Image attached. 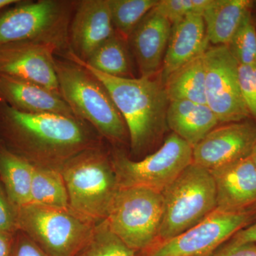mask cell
<instances>
[{
  "label": "cell",
  "mask_w": 256,
  "mask_h": 256,
  "mask_svg": "<svg viewBox=\"0 0 256 256\" xmlns=\"http://www.w3.org/2000/svg\"><path fill=\"white\" fill-rule=\"evenodd\" d=\"M102 137L76 116L20 112L0 100V144L34 165L58 168Z\"/></svg>",
  "instance_id": "cell-1"
},
{
  "label": "cell",
  "mask_w": 256,
  "mask_h": 256,
  "mask_svg": "<svg viewBox=\"0 0 256 256\" xmlns=\"http://www.w3.org/2000/svg\"><path fill=\"white\" fill-rule=\"evenodd\" d=\"M64 57L82 65L105 86L127 126L133 154L150 149L168 128L170 100L161 79L117 78L90 68L72 52Z\"/></svg>",
  "instance_id": "cell-2"
},
{
  "label": "cell",
  "mask_w": 256,
  "mask_h": 256,
  "mask_svg": "<svg viewBox=\"0 0 256 256\" xmlns=\"http://www.w3.org/2000/svg\"><path fill=\"white\" fill-rule=\"evenodd\" d=\"M55 68L60 95L74 114L108 140L126 142L127 126L105 86L86 68L68 58L55 57Z\"/></svg>",
  "instance_id": "cell-3"
},
{
  "label": "cell",
  "mask_w": 256,
  "mask_h": 256,
  "mask_svg": "<svg viewBox=\"0 0 256 256\" xmlns=\"http://www.w3.org/2000/svg\"><path fill=\"white\" fill-rule=\"evenodd\" d=\"M76 1H24L0 11V46L28 42L56 54L70 50L69 30Z\"/></svg>",
  "instance_id": "cell-4"
},
{
  "label": "cell",
  "mask_w": 256,
  "mask_h": 256,
  "mask_svg": "<svg viewBox=\"0 0 256 256\" xmlns=\"http://www.w3.org/2000/svg\"><path fill=\"white\" fill-rule=\"evenodd\" d=\"M69 207L95 223L105 220L118 192V178L102 146L79 153L60 166Z\"/></svg>",
  "instance_id": "cell-5"
},
{
  "label": "cell",
  "mask_w": 256,
  "mask_h": 256,
  "mask_svg": "<svg viewBox=\"0 0 256 256\" xmlns=\"http://www.w3.org/2000/svg\"><path fill=\"white\" fill-rule=\"evenodd\" d=\"M162 194L164 210L156 242L174 238L186 232L217 208L216 192L212 173L193 162Z\"/></svg>",
  "instance_id": "cell-6"
},
{
  "label": "cell",
  "mask_w": 256,
  "mask_h": 256,
  "mask_svg": "<svg viewBox=\"0 0 256 256\" xmlns=\"http://www.w3.org/2000/svg\"><path fill=\"white\" fill-rule=\"evenodd\" d=\"M76 212L28 204L18 207V230L48 256H75L92 237L96 226Z\"/></svg>",
  "instance_id": "cell-7"
},
{
  "label": "cell",
  "mask_w": 256,
  "mask_h": 256,
  "mask_svg": "<svg viewBox=\"0 0 256 256\" xmlns=\"http://www.w3.org/2000/svg\"><path fill=\"white\" fill-rule=\"evenodd\" d=\"M163 210L161 192L120 188L105 220L111 232L137 254L158 242Z\"/></svg>",
  "instance_id": "cell-8"
},
{
  "label": "cell",
  "mask_w": 256,
  "mask_h": 256,
  "mask_svg": "<svg viewBox=\"0 0 256 256\" xmlns=\"http://www.w3.org/2000/svg\"><path fill=\"white\" fill-rule=\"evenodd\" d=\"M193 149L174 133L160 149L141 160H131L120 150L111 159L120 188L139 186L162 192L193 162Z\"/></svg>",
  "instance_id": "cell-9"
},
{
  "label": "cell",
  "mask_w": 256,
  "mask_h": 256,
  "mask_svg": "<svg viewBox=\"0 0 256 256\" xmlns=\"http://www.w3.org/2000/svg\"><path fill=\"white\" fill-rule=\"evenodd\" d=\"M256 218V210L230 213L216 208L206 218L174 238L156 242L140 256H210Z\"/></svg>",
  "instance_id": "cell-10"
},
{
  "label": "cell",
  "mask_w": 256,
  "mask_h": 256,
  "mask_svg": "<svg viewBox=\"0 0 256 256\" xmlns=\"http://www.w3.org/2000/svg\"><path fill=\"white\" fill-rule=\"evenodd\" d=\"M203 58L206 105L220 124L246 120L250 114L239 86L238 64L228 46H210Z\"/></svg>",
  "instance_id": "cell-11"
},
{
  "label": "cell",
  "mask_w": 256,
  "mask_h": 256,
  "mask_svg": "<svg viewBox=\"0 0 256 256\" xmlns=\"http://www.w3.org/2000/svg\"><path fill=\"white\" fill-rule=\"evenodd\" d=\"M256 144V120L216 127L193 149V162L208 171L248 158Z\"/></svg>",
  "instance_id": "cell-12"
},
{
  "label": "cell",
  "mask_w": 256,
  "mask_h": 256,
  "mask_svg": "<svg viewBox=\"0 0 256 256\" xmlns=\"http://www.w3.org/2000/svg\"><path fill=\"white\" fill-rule=\"evenodd\" d=\"M55 52L50 47L20 42L0 46V76L38 84L60 92Z\"/></svg>",
  "instance_id": "cell-13"
},
{
  "label": "cell",
  "mask_w": 256,
  "mask_h": 256,
  "mask_svg": "<svg viewBox=\"0 0 256 256\" xmlns=\"http://www.w3.org/2000/svg\"><path fill=\"white\" fill-rule=\"evenodd\" d=\"M114 33L108 0L76 1L69 30L68 52L87 62Z\"/></svg>",
  "instance_id": "cell-14"
},
{
  "label": "cell",
  "mask_w": 256,
  "mask_h": 256,
  "mask_svg": "<svg viewBox=\"0 0 256 256\" xmlns=\"http://www.w3.org/2000/svg\"><path fill=\"white\" fill-rule=\"evenodd\" d=\"M217 208L240 213L256 208V168L250 156L210 171Z\"/></svg>",
  "instance_id": "cell-15"
},
{
  "label": "cell",
  "mask_w": 256,
  "mask_h": 256,
  "mask_svg": "<svg viewBox=\"0 0 256 256\" xmlns=\"http://www.w3.org/2000/svg\"><path fill=\"white\" fill-rule=\"evenodd\" d=\"M172 24L153 8L128 38L140 77L151 78L161 72Z\"/></svg>",
  "instance_id": "cell-16"
},
{
  "label": "cell",
  "mask_w": 256,
  "mask_h": 256,
  "mask_svg": "<svg viewBox=\"0 0 256 256\" xmlns=\"http://www.w3.org/2000/svg\"><path fill=\"white\" fill-rule=\"evenodd\" d=\"M208 45L202 16L193 15L173 24L160 72L163 84L175 70L203 54Z\"/></svg>",
  "instance_id": "cell-17"
},
{
  "label": "cell",
  "mask_w": 256,
  "mask_h": 256,
  "mask_svg": "<svg viewBox=\"0 0 256 256\" xmlns=\"http://www.w3.org/2000/svg\"><path fill=\"white\" fill-rule=\"evenodd\" d=\"M0 100L25 114L76 116L60 92L16 79L0 76Z\"/></svg>",
  "instance_id": "cell-18"
},
{
  "label": "cell",
  "mask_w": 256,
  "mask_h": 256,
  "mask_svg": "<svg viewBox=\"0 0 256 256\" xmlns=\"http://www.w3.org/2000/svg\"><path fill=\"white\" fill-rule=\"evenodd\" d=\"M220 124L206 104L188 100L170 101L166 124L173 133L192 148Z\"/></svg>",
  "instance_id": "cell-19"
},
{
  "label": "cell",
  "mask_w": 256,
  "mask_h": 256,
  "mask_svg": "<svg viewBox=\"0 0 256 256\" xmlns=\"http://www.w3.org/2000/svg\"><path fill=\"white\" fill-rule=\"evenodd\" d=\"M250 0H213L202 15L210 44L228 46L248 15Z\"/></svg>",
  "instance_id": "cell-20"
},
{
  "label": "cell",
  "mask_w": 256,
  "mask_h": 256,
  "mask_svg": "<svg viewBox=\"0 0 256 256\" xmlns=\"http://www.w3.org/2000/svg\"><path fill=\"white\" fill-rule=\"evenodd\" d=\"M34 165L10 152L0 144V182L16 206L31 202Z\"/></svg>",
  "instance_id": "cell-21"
},
{
  "label": "cell",
  "mask_w": 256,
  "mask_h": 256,
  "mask_svg": "<svg viewBox=\"0 0 256 256\" xmlns=\"http://www.w3.org/2000/svg\"><path fill=\"white\" fill-rule=\"evenodd\" d=\"M203 54L180 67L166 79L164 85L170 101L188 100L206 105Z\"/></svg>",
  "instance_id": "cell-22"
},
{
  "label": "cell",
  "mask_w": 256,
  "mask_h": 256,
  "mask_svg": "<svg viewBox=\"0 0 256 256\" xmlns=\"http://www.w3.org/2000/svg\"><path fill=\"white\" fill-rule=\"evenodd\" d=\"M128 40L116 33L84 62L100 73L117 78H134Z\"/></svg>",
  "instance_id": "cell-23"
},
{
  "label": "cell",
  "mask_w": 256,
  "mask_h": 256,
  "mask_svg": "<svg viewBox=\"0 0 256 256\" xmlns=\"http://www.w3.org/2000/svg\"><path fill=\"white\" fill-rule=\"evenodd\" d=\"M30 203L55 208H70L68 192L60 169L34 165Z\"/></svg>",
  "instance_id": "cell-24"
},
{
  "label": "cell",
  "mask_w": 256,
  "mask_h": 256,
  "mask_svg": "<svg viewBox=\"0 0 256 256\" xmlns=\"http://www.w3.org/2000/svg\"><path fill=\"white\" fill-rule=\"evenodd\" d=\"M159 3V0H108L116 32L126 40L141 20Z\"/></svg>",
  "instance_id": "cell-25"
},
{
  "label": "cell",
  "mask_w": 256,
  "mask_h": 256,
  "mask_svg": "<svg viewBox=\"0 0 256 256\" xmlns=\"http://www.w3.org/2000/svg\"><path fill=\"white\" fill-rule=\"evenodd\" d=\"M75 256H137L111 232L106 220L96 224L92 237Z\"/></svg>",
  "instance_id": "cell-26"
},
{
  "label": "cell",
  "mask_w": 256,
  "mask_h": 256,
  "mask_svg": "<svg viewBox=\"0 0 256 256\" xmlns=\"http://www.w3.org/2000/svg\"><path fill=\"white\" fill-rule=\"evenodd\" d=\"M227 46L238 65L256 64V28L252 14L248 15Z\"/></svg>",
  "instance_id": "cell-27"
},
{
  "label": "cell",
  "mask_w": 256,
  "mask_h": 256,
  "mask_svg": "<svg viewBox=\"0 0 256 256\" xmlns=\"http://www.w3.org/2000/svg\"><path fill=\"white\" fill-rule=\"evenodd\" d=\"M213 0H160L154 9L173 24L193 15L202 16Z\"/></svg>",
  "instance_id": "cell-28"
},
{
  "label": "cell",
  "mask_w": 256,
  "mask_h": 256,
  "mask_svg": "<svg viewBox=\"0 0 256 256\" xmlns=\"http://www.w3.org/2000/svg\"><path fill=\"white\" fill-rule=\"evenodd\" d=\"M239 86L249 114L256 120V64L238 65Z\"/></svg>",
  "instance_id": "cell-29"
},
{
  "label": "cell",
  "mask_w": 256,
  "mask_h": 256,
  "mask_svg": "<svg viewBox=\"0 0 256 256\" xmlns=\"http://www.w3.org/2000/svg\"><path fill=\"white\" fill-rule=\"evenodd\" d=\"M18 207L10 200L0 182V230L15 234L18 230Z\"/></svg>",
  "instance_id": "cell-30"
},
{
  "label": "cell",
  "mask_w": 256,
  "mask_h": 256,
  "mask_svg": "<svg viewBox=\"0 0 256 256\" xmlns=\"http://www.w3.org/2000/svg\"><path fill=\"white\" fill-rule=\"evenodd\" d=\"M11 256H48L26 234L18 230L14 234Z\"/></svg>",
  "instance_id": "cell-31"
},
{
  "label": "cell",
  "mask_w": 256,
  "mask_h": 256,
  "mask_svg": "<svg viewBox=\"0 0 256 256\" xmlns=\"http://www.w3.org/2000/svg\"><path fill=\"white\" fill-rule=\"evenodd\" d=\"M210 256H256V244L246 242L230 246L225 242Z\"/></svg>",
  "instance_id": "cell-32"
},
{
  "label": "cell",
  "mask_w": 256,
  "mask_h": 256,
  "mask_svg": "<svg viewBox=\"0 0 256 256\" xmlns=\"http://www.w3.org/2000/svg\"><path fill=\"white\" fill-rule=\"evenodd\" d=\"M246 242L256 244V218L250 225L234 234L226 244L230 246H238Z\"/></svg>",
  "instance_id": "cell-33"
},
{
  "label": "cell",
  "mask_w": 256,
  "mask_h": 256,
  "mask_svg": "<svg viewBox=\"0 0 256 256\" xmlns=\"http://www.w3.org/2000/svg\"><path fill=\"white\" fill-rule=\"evenodd\" d=\"M14 234L0 230V256H11Z\"/></svg>",
  "instance_id": "cell-34"
},
{
  "label": "cell",
  "mask_w": 256,
  "mask_h": 256,
  "mask_svg": "<svg viewBox=\"0 0 256 256\" xmlns=\"http://www.w3.org/2000/svg\"><path fill=\"white\" fill-rule=\"evenodd\" d=\"M20 2V0H0V11L5 8H9L12 5L16 4Z\"/></svg>",
  "instance_id": "cell-35"
},
{
  "label": "cell",
  "mask_w": 256,
  "mask_h": 256,
  "mask_svg": "<svg viewBox=\"0 0 256 256\" xmlns=\"http://www.w3.org/2000/svg\"><path fill=\"white\" fill-rule=\"evenodd\" d=\"M250 158H252V162H254L256 168V144L254 146V150H252V154H250Z\"/></svg>",
  "instance_id": "cell-36"
}]
</instances>
